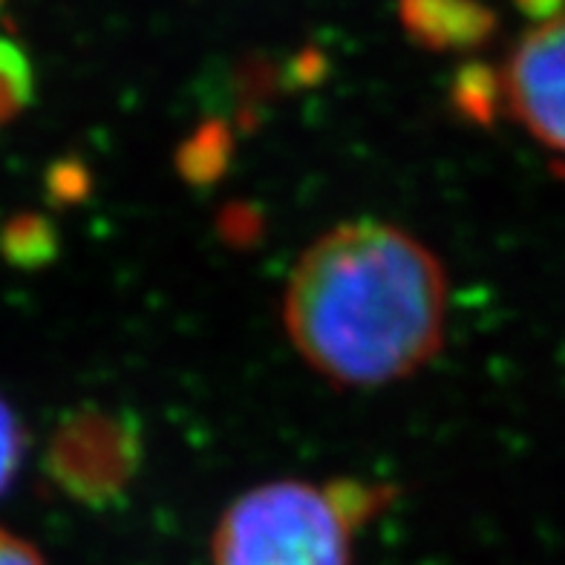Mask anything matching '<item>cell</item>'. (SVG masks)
<instances>
[{
	"label": "cell",
	"mask_w": 565,
	"mask_h": 565,
	"mask_svg": "<svg viewBox=\"0 0 565 565\" xmlns=\"http://www.w3.org/2000/svg\"><path fill=\"white\" fill-rule=\"evenodd\" d=\"M291 347L338 387H384L439 355L447 329L441 260L404 228L341 223L306 248L286 286Z\"/></svg>",
	"instance_id": "cell-1"
},
{
	"label": "cell",
	"mask_w": 565,
	"mask_h": 565,
	"mask_svg": "<svg viewBox=\"0 0 565 565\" xmlns=\"http://www.w3.org/2000/svg\"><path fill=\"white\" fill-rule=\"evenodd\" d=\"M214 565H352V522L335 497L298 479L252 488L225 508Z\"/></svg>",
	"instance_id": "cell-2"
},
{
	"label": "cell",
	"mask_w": 565,
	"mask_h": 565,
	"mask_svg": "<svg viewBox=\"0 0 565 565\" xmlns=\"http://www.w3.org/2000/svg\"><path fill=\"white\" fill-rule=\"evenodd\" d=\"M46 477L84 505L119 502L141 465V433L134 418L110 409H78L58 424L46 447Z\"/></svg>",
	"instance_id": "cell-3"
},
{
	"label": "cell",
	"mask_w": 565,
	"mask_h": 565,
	"mask_svg": "<svg viewBox=\"0 0 565 565\" xmlns=\"http://www.w3.org/2000/svg\"><path fill=\"white\" fill-rule=\"evenodd\" d=\"M499 93L513 119L543 148L565 157V15L536 23L513 46Z\"/></svg>",
	"instance_id": "cell-4"
},
{
	"label": "cell",
	"mask_w": 565,
	"mask_h": 565,
	"mask_svg": "<svg viewBox=\"0 0 565 565\" xmlns=\"http://www.w3.org/2000/svg\"><path fill=\"white\" fill-rule=\"evenodd\" d=\"M402 21L430 50H470L497 26L493 12L479 0H402Z\"/></svg>",
	"instance_id": "cell-5"
},
{
	"label": "cell",
	"mask_w": 565,
	"mask_h": 565,
	"mask_svg": "<svg viewBox=\"0 0 565 565\" xmlns=\"http://www.w3.org/2000/svg\"><path fill=\"white\" fill-rule=\"evenodd\" d=\"M0 252L12 266H44V263L53 260L55 234L41 216L21 214L9 220L0 231Z\"/></svg>",
	"instance_id": "cell-6"
},
{
	"label": "cell",
	"mask_w": 565,
	"mask_h": 565,
	"mask_svg": "<svg viewBox=\"0 0 565 565\" xmlns=\"http://www.w3.org/2000/svg\"><path fill=\"white\" fill-rule=\"evenodd\" d=\"M32 102V64L15 41L0 35V125L12 121Z\"/></svg>",
	"instance_id": "cell-7"
},
{
	"label": "cell",
	"mask_w": 565,
	"mask_h": 565,
	"mask_svg": "<svg viewBox=\"0 0 565 565\" xmlns=\"http://www.w3.org/2000/svg\"><path fill=\"white\" fill-rule=\"evenodd\" d=\"M23 445H26V439H23L21 418L0 395V497L12 488L18 470H21Z\"/></svg>",
	"instance_id": "cell-8"
},
{
	"label": "cell",
	"mask_w": 565,
	"mask_h": 565,
	"mask_svg": "<svg viewBox=\"0 0 565 565\" xmlns=\"http://www.w3.org/2000/svg\"><path fill=\"white\" fill-rule=\"evenodd\" d=\"M0 565H46V563L30 543H23L21 536L9 534V531L0 529Z\"/></svg>",
	"instance_id": "cell-9"
},
{
	"label": "cell",
	"mask_w": 565,
	"mask_h": 565,
	"mask_svg": "<svg viewBox=\"0 0 565 565\" xmlns=\"http://www.w3.org/2000/svg\"><path fill=\"white\" fill-rule=\"evenodd\" d=\"M516 7L529 18H534L536 23L565 15V0H516Z\"/></svg>",
	"instance_id": "cell-10"
},
{
	"label": "cell",
	"mask_w": 565,
	"mask_h": 565,
	"mask_svg": "<svg viewBox=\"0 0 565 565\" xmlns=\"http://www.w3.org/2000/svg\"><path fill=\"white\" fill-rule=\"evenodd\" d=\"M0 3H3V0H0Z\"/></svg>",
	"instance_id": "cell-11"
}]
</instances>
